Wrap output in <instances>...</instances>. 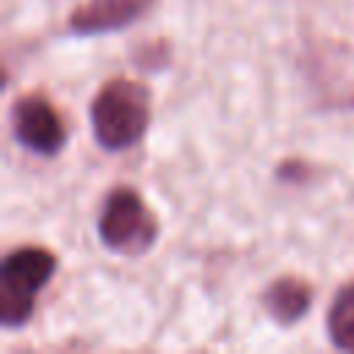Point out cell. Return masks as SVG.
<instances>
[{"label": "cell", "mask_w": 354, "mask_h": 354, "mask_svg": "<svg viewBox=\"0 0 354 354\" xmlns=\"http://www.w3.org/2000/svg\"><path fill=\"white\" fill-rule=\"evenodd\" d=\"M326 335L335 348L354 351V282H346L335 293L326 310Z\"/></svg>", "instance_id": "obj_7"}, {"label": "cell", "mask_w": 354, "mask_h": 354, "mask_svg": "<svg viewBox=\"0 0 354 354\" xmlns=\"http://www.w3.org/2000/svg\"><path fill=\"white\" fill-rule=\"evenodd\" d=\"M58 257L44 246H19L0 266V324L19 329L30 321L36 296L50 285Z\"/></svg>", "instance_id": "obj_2"}, {"label": "cell", "mask_w": 354, "mask_h": 354, "mask_svg": "<svg viewBox=\"0 0 354 354\" xmlns=\"http://www.w3.org/2000/svg\"><path fill=\"white\" fill-rule=\"evenodd\" d=\"M149 108H152V97L144 83L130 77L105 80L88 105V119L97 147L111 155L136 147L149 127L152 119Z\"/></svg>", "instance_id": "obj_1"}, {"label": "cell", "mask_w": 354, "mask_h": 354, "mask_svg": "<svg viewBox=\"0 0 354 354\" xmlns=\"http://www.w3.org/2000/svg\"><path fill=\"white\" fill-rule=\"evenodd\" d=\"M155 0H83L66 17L72 36H105L124 30L149 11Z\"/></svg>", "instance_id": "obj_5"}, {"label": "cell", "mask_w": 354, "mask_h": 354, "mask_svg": "<svg viewBox=\"0 0 354 354\" xmlns=\"http://www.w3.org/2000/svg\"><path fill=\"white\" fill-rule=\"evenodd\" d=\"M313 304V288L296 274H282L263 290V307L279 326H293Z\"/></svg>", "instance_id": "obj_6"}, {"label": "cell", "mask_w": 354, "mask_h": 354, "mask_svg": "<svg viewBox=\"0 0 354 354\" xmlns=\"http://www.w3.org/2000/svg\"><path fill=\"white\" fill-rule=\"evenodd\" d=\"M158 232V218L136 188L116 185L108 191L97 218V235L105 249L124 257H138L155 246Z\"/></svg>", "instance_id": "obj_3"}, {"label": "cell", "mask_w": 354, "mask_h": 354, "mask_svg": "<svg viewBox=\"0 0 354 354\" xmlns=\"http://www.w3.org/2000/svg\"><path fill=\"white\" fill-rule=\"evenodd\" d=\"M11 130L19 147L41 158H55L66 147V124L58 108L39 91H28L14 100Z\"/></svg>", "instance_id": "obj_4"}]
</instances>
